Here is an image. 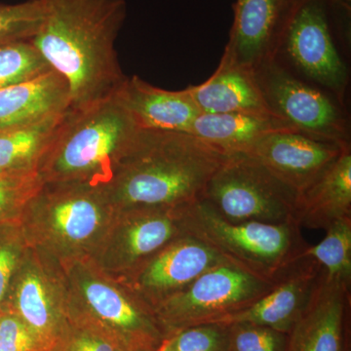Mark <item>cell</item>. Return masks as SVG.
<instances>
[{"instance_id": "cell-1", "label": "cell", "mask_w": 351, "mask_h": 351, "mask_svg": "<svg viewBox=\"0 0 351 351\" xmlns=\"http://www.w3.org/2000/svg\"><path fill=\"white\" fill-rule=\"evenodd\" d=\"M41 2L43 20L31 40L68 83L69 110H82L114 94L127 77L115 50L126 0Z\"/></svg>"}, {"instance_id": "cell-2", "label": "cell", "mask_w": 351, "mask_h": 351, "mask_svg": "<svg viewBox=\"0 0 351 351\" xmlns=\"http://www.w3.org/2000/svg\"><path fill=\"white\" fill-rule=\"evenodd\" d=\"M228 157L186 132L140 129L104 189L115 210L186 206L201 200Z\"/></svg>"}, {"instance_id": "cell-3", "label": "cell", "mask_w": 351, "mask_h": 351, "mask_svg": "<svg viewBox=\"0 0 351 351\" xmlns=\"http://www.w3.org/2000/svg\"><path fill=\"white\" fill-rule=\"evenodd\" d=\"M69 322L93 332L119 351H157L167 339L154 309L91 257L58 262Z\"/></svg>"}, {"instance_id": "cell-4", "label": "cell", "mask_w": 351, "mask_h": 351, "mask_svg": "<svg viewBox=\"0 0 351 351\" xmlns=\"http://www.w3.org/2000/svg\"><path fill=\"white\" fill-rule=\"evenodd\" d=\"M140 128L117 92L90 107L66 113L56 138L39 164L44 182L107 186Z\"/></svg>"}, {"instance_id": "cell-5", "label": "cell", "mask_w": 351, "mask_h": 351, "mask_svg": "<svg viewBox=\"0 0 351 351\" xmlns=\"http://www.w3.org/2000/svg\"><path fill=\"white\" fill-rule=\"evenodd\" d=\"M117 210L101 186L44 182L20 219L27 244L57 262L91 257Z\"/></svg>"}, {"instance_id": "cell-6", "label": "cell", "mask_w": 351, "mask_h": 351, "mask_svg": "<svg viewBox=\"0 0 351 351\" xmlns=\"http://www.w3.org/2000/svg\"><path fill=\"white\" fill-rule=\"evenodd\" d=\"M184 234L199 240L233 265L277 281L306 253L308 242L297 223H232L203 200L181 208Z\"/></svg>"}, {"instance_id": "cell-7", "label": "cell", "mask_w": 351, "mask_h": 351, "mask_svg": "<svg viewBox=\"0 0 351 351\" xmlns=\"http://www.w3.org/2000/svg\"><path fill=\"white\" fill-rule=\"evenodd\" d=\"M300 195L253 157L230 154L201 200L232 223H298Z\"/></svg>"}, {"instance_id": "cell-8", "label": "cell", "mask_w": 351, "mask_h": 351, "mask_svg": "<svg viewBox=\"0 0 351 351\" xmlns=\"http://www.w3.org/2000/svg\"><path fill=\"white\" fill-rule=\"evenodd\" d=\"M277 281L254 276L232 263H221L157 304L154 314L168 339L186 328L219 322L243 311L269 293Z\"/></svg>"}, {"instance_id": "cell-9", "label": "cell", "mask_w": 351, "mask_h": 351, "mask_svg": "<svg viewBox=\"0 0 351 351\" xmlns=\"http://www.w3.org/2000/svg\"><path fill=\"white\" fill-rule=\"evenodd\" d=\"M335 0H295L284 27L279 53L306 82L343 104L348 73L332 38ZM276 56V57H277Z\"/></svg>"}, {"instance_id": "cell-10", "label": "cell", "mask_w": 351, "mask_h": 351, "mask_svg": "<svg viewBox=\"0 0 351 351\" xmlns=\"http://www.w3.org/2000/svg\"><path fill=\"white\" fill-rule=\"evenodd\" d=\"M270 110L309 137L350 147V121L334 97L293 75L277 59L255 69Z\"/></svg>"}, {"instance_id": "cell-11", "label": "cell", "mask_w": 351, "mask_h": 351, "mask_svg": "<svg viewBox=\"0 0 351 351\" xmlns=\"http://www.w3.org/2000/svg\"><path fill=\"white\" fill-rule=\"evenodd\" d=\"M0 308L24 321L49 351L69 323L60 263L29 247L9 283Z\"/></svg>"}, {"instance_id": "cell-12", "label": "cell", "mask_w": 351, "mask_h": 351, "mask_svg": "<svg viewBox=\"0 0 351 351\" xmlns=\"http://www.w3.org/2000/svg\"><path fill=\"white\" fill-rule=\"evenodd\" d=\"M181 208L132 207L117 210L91 256L101 269L122 277L173 240L184 234Z\"/></svg>"}, {"instance_id": "cell-13", "label": "cell", "mask_w": 351, "mask_h": 351, "mask_svg": "<svg viewBox=\"0 0 351 351\" xmlns=\"http://www.w3.org/2000/svg\"><path fill=\"white\" fill-rule=\"evenodd\" d=\"M226 262L195 237L184 234L117 278L154 309L207 270Z\"/></svg>"}, {"instance_id": "cell-14", "label": "cell", "mask_w": 351, "mask_h": 351, "mask_svg": "<svg viewBox=\"0 0 351 351\" xmlns=\"http://www.w3.org/2000/svg\"><path fill=\"white\" fill-rule=\"evenodd\" d=\"M350 147L286 130L265 136L245 154L301 195Z\"/></svg>"}, {"instance_id": "cell-15", "label": "cell", "mask_w": 351, "mask_h": 351, "mask_svg": "<svg viewBox=\"0 0 351 351\" xmlns=\"http://www.w3.org/2000/svg\"><path fill=\"white\" fill-rule=\"evenodd\" d=\"M287 351H351V286L324 274L288 334Z\"/></svg>"}, {"instance_id": "cell-16", "label": "cell", "mask_w": 351, "mask_h": 351, "mask_svg": "<svg viewBox=\"0 0 351 351\" xmlns=\"http://www.w3.org/2000/svg\"><path fill=\"white\" fill-rule=\"evenodd\" d=\"M324 274L319 263L304 255L255 304L219 322L249 323L289 334L306 311Z\"/></svg>"}, {"instance_id": "cell-17", "label": "cell", "mask_w": 351, "mask_h": 351, "mask_svg": "<svg viewBox=\"0 0 351 351\" xmlns=\"http://www.w3.org/2000/svg\"><path fill=\"white\" fill-rule=\"evenodd\" d=\"M295 0H237L225 52L255 69L276 59L279 43Z\"/></svg>"}, {"instance_id": "cell-18", "label": "cell", "mask_w": 351, "mask_h": 351, "mask_svg": "<svg viewBox=\"0 0 351 351\" xmlns=\"http://www.w3.org/2000/svg\"><path fill=\"white\" fill-rule=\"evenodd\" d=\"M117 95L138 128L144 130L189 133L201 114L188 88L171 91L154 86L138 75L126 77Z\"/></svg>"}, {"instance_id": "cell-19", "label": "cell", "mask_w": 351, "mask_h": 351, "mask_svg": "<svg viewBox=\"0 0 351 351\" xmlns=\"http://www.w3.org/2000/svg\"><path fill=\"white\" fill-rule=\"evenodd\" d=\"M186 88L201 113L274 115L263 97L255 69L239 63L226 52L206 82Z\"/></svg>"}, {"instance_id": "cell-20", "label": "cell", "mask_w": 351, "mask_h": 351, "mask_svg": "<svg viewBox=\"0 0 351 351\" xmlns=\"http://www.w3.org/2000/svg\"><path fill=\"white\" fill-rule=\"evenodd\" d=\"M68 83L54 69L0 89V132L69 110Z\"/></svg>"}, {"instance_id": "cell-21", "label": "cell", "mask_w": 351, "mask_h": 351, "mask_svg": "<svg viewBox=\"0 0 351 351\" xmlns=\"http://www.w3.org/2000/svg\"><path fill=\"white\" fill-rule=\"evenodd\" d=\"M351 217V147L300 195L298 223L301 228L326 230Z\"/></svg>"}, {"instance_id": "cell-22", "label": "cell", "mask_w": 351, "mask_h": 351, "mask_svg": "<svg viewBox=\"0 0 351 351\" xmlns=\"http://www.w3.org/2000/svg\"><path fill=\"white\" fill-rule=\"evenodd\" d=\"M286 130L297 131L285 120L274 115L201 113L193 122L189 134L230 156L247 154L265 136Z\"/></svg>"}, {"instance_id": "cell-23", "label": "cell", "mask_w": 351, "mask_h": 351, "mask_svg": "<svg viewBox=\"0 0 351 351\" xmlns=\"http://www.w3.org/2000/svg\"><path fill=\"white\" fill-rule=\"evenodd\" d=\"M68 112L0 132V172L38 171Z\"/></svg>"}, {"instance_id": "cell-24", "label": "cell", "mask_w": 351, "mask_h": 351, "mask_svg": "<svg viewBox=\"0 0 351 351\" xmlns=\"http://www.w3.org/2000/svg\"><path fill=\"white\" fill-rule=\"evenodd\" d=\"M317 245H309L304 255L324 269L325 279L351 286V217L332 223Z\"/></svg>"}, {"instance_id": "cell-25", "label": "cell", "mask_w": 351, "mask_h": 351, "mask_svg": "<svg viewBox=\"0 0 351 351\" xmlns=\"http://www.w3.org/2000/svg\"><path fill=\"white\" fill-rule=\"evenodd\" d=\"M50 69L31 39L0 47V89L32 80Z\"/></svg>"}, {"instance_id": "cell-26", "label": "cell", "mask_w": 351, "mask_h": 351, "mask_svg": "<svg viewBox=\"0 0 351 351\" xmlns=\"http://www.w3.org/2000/svg\"><path fill=\"white\" fill-rule=\"evenodd\" d=\"M43 184L36 170L0 172V225L20 223L25 206Z\"/></svg>"}, {"instance_id": "cell-27", "label": "cell", "mask_w": 351, "mask_h": 351, "mask_svg": "<svg viewBox=\"0 0 351 351\" xmlns=\"http://www.w3.org/2000/svg\"><path fill=\"white\" fill-rule=\"evenodd\" d=\"M43 20L41 0L0 3V47L34 38Z\"/></svg>"}, {"instance_id": "cell-28", "label": "cell", "mask_w": 351, "mask_h": 351, "mask_svg": "<svg viewBox=\"0 0 351 351\" xmlns=\"http://www.w3.org/2000/svg\"><path fill=\"white\" fill-rule=\"evenodd\" d=\"M171 351H228L230 325L203 323L182 329L166 339Z\"/></svg>"}, {"instance_id": "cell-29", "label": "cell", "mask_w": 351, "mask_h": 351, "mask_svg": "<svg viewBox=\"0 0 351 351\" xmlns=\"http://www.w3.org/2000/svg\"><path fill=\"white\" fill-rule=\"evenodd\" d=\"M230 325L228 351H287L288 334L249 323Z\"/></svg>"}, {"instance_id": "cell-30", "label": "cell", "mask_w": 351, "mask_h": 351, "mask_svg": "<svg viewBox=\"0 0 351 351\" xmlns=\"http://www.w3.org/2000/svg\"><path fill=\"white\" fill-rule=\"evenodd\" d=\"M29 247L20 223L0 225V306L9 283Z\"/></svg>"}, {"instance_id": "cell-31", "label": "cell", "mask_w": 351, "mask_h": 351, "mask_svg": "<svg viewBox=\"0 0 351 351\" xmlns=\"http://www.w3.org/2000/svg\"><path fill=\"white\" fill-rule=\"evenodd\" d=\"M0 351H48V348L20 317L0 308Z\"/></svg>"}, {"instance_id": "cell-32", "label": "cell", "mask_w": 351, "mask_h": 351, "mask_svg": "<svg viewBox=\"0 0 351 351\" xmlns=\"http://www.w3.org/2000/svg\"><path fill=\"white\" fill-rule=\"evenodd\" d=\"M49 351H119L108 341L84 328L69 322Z\"/></svg>"}, {"instance_id": "cell-33", "label": "cell", "mask_w": 351, "mask_h": 351, "mask_svg": "<svg viewBox=\"0 0 351 351\" xmlns=\"http://www.w3.org/2000/svg\"><path fill=\"white\" fill-rule=\"evenodd\" d=\"M337 3L339 4V6L345 8L346 10L350 11L351 10V0H335Z\"/></svg>"}, {"instance_id": "cell-34", "label": "cell", "mask_w": 351, "mask_h": 351, "mask_svg": "<svg viewBox=\"0 0 351 351\" xmlns=\"http://www.w3.org/2000/svg\"><path fill=\"white\" fill-rule=\"evenodd\" d=\"M158 351H171L169 350V348H168L167 345H166V341H164L162 346H161V348H159Z\"/></svg>"}, {"instance_id": "cell-35", "label": "cell", "mask_w": 351, "mask_h": 351, "mask_svg": "<svg viewBox=\"0 0 351 351\" xmlns=\"http://www.w3.org/2000/svg\"><path fill=\"white\" fill-rule=\"evenodd\" d=\"M157 351H158V350H157Z\"/></svg>"}]
</instances>
